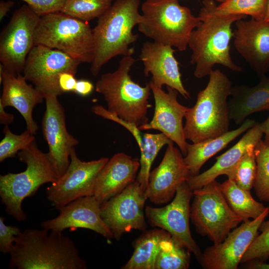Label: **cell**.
I'll return each instance as SVG.
<instances>
[{
    "label": "cell",
    "instance_id": "obj_1",
    "mask_svg": "<svg viewBox=\"0 0 269 269\" xmlns=\"http://www.w3.org/2000/svg\"><path fill=\"white\" fill-rule=\"evenodd\" d=\"M202 3L197 16L201 22L192 31L188 44L192 50L190 63L195 65L194 76L200 79L209 76L217 64L242 72L231 56L230 42L234 36L232 24L246 16L216 14L212 9L211 0Z\"/></svg>",
    "mask_w": 269,
    "mask_h": 269
},
{
    "label": "cell",
    "instance_id": "obj_2",
    "mask_svg": "<svg viewBox=\"0 0 269 269\" xmlns=\"http://www.w3.org/2000/svg\"><path fill=\"white\" fill-rule=\"evenodd\" d=\"M27 229L16 236L9 253L10 269H86L75 243L62 232Z\"/></svg>",
    "mask_w": 269,
    "mask_h": 269
},
{
    "label": "cell",
    "instance_id": "obj_3",
    "mask_svg": "<svg viewBox=\"0 0 269 269\" xmlns=\"http://www.w3.org/2000/svg\"><path fill=\"white\" fill-rule=\"evenodd\" d=\"M140 0H116L93 29L94 58L90 72L98 75L102 67L113 58L132 56V47L138 38L133 29L142 20L138 8Z\"/></svg>",
    "mask_w": 269,
    "mask_h": 269
},
{
    "label": "cell",
    "instance_id": "obj_4",
    "mask_svg": "<svg viewBox=\"0 0 269 269\" xmlns=\"http://www.w3.org/2000/svg\"><path fill=\"white\" fill-rule=\"evenodd\" d=\"M209 76L207 85L198 93L195 104L189 108L185 117V137L194 143L229 131L231 120L228 99L232 82L218 69L213 70Z\"/></svg>",
    "mask_w": 269,
    "mask_h": 269
},
{
    "label": "cell",
    "instance_id": "obj_5",
    "mask_svg": "<svg viewBox=\"0 0 269 269\" xmlns=\"http://www.w3.org/2000/svg\"><path fill=\"white\" fill-rule=\"evenodd\" d=\"M136 61L132 56H123L115 71L101 76L95 90L104 96L108 111L138 127L148 122L151 90L149 83L142 87L132 79L129 72Z\"/></svg>",
    "mask_w": 269,
    "mask_h": 269
},
{
    "label": "cell",
    "instance_id": "obj_6",
    "mask_svg": "<svg viewBox=\"0 0 269 269\" xmlns=\"http://www.w3.org/2000/svg\"><path fill=\"white\" fill-rule=\"evenodd\" d=\"M17 156L26 164V169L20 173L0 175V197L5 212L17 221L22 222L27 219L22 208L24 199L34 195L44 184L55 182L58 177L47 153L38 148L35 140L19 151Z\"/></svg>",
    "mask_w": 269,
    "mask_h": 269
},
{
    "label": "cell",
    "instance_id": "obj_7",
    "mask_svg": "<svg viewBox=\"0 0 269 269\" xmlns=\"http://www.w3.org/2000/svg\"><path fill=\"white\" fill-rule=\"evenodd\" d=\"M138 31L153 41L186 49L192 31L201 21L179 0H146L141 5Z\"/></svg>",
    "mask_w": 269,
    "mask_h": 269
},
{
    "label": "cell",
    "instance_id": "obj_8",
    "mask_svg": "<svg viewBox=\"0 0 269 269\" xmlns=\"http://www.w3.org/2000/svg\"><path fill=\"white\" fill-rule=\"evenodd\" d=\"M34 44L60 50L81 63H91L94 58L93 29L88 22L61 11L40 17Z\"/></svg>",
    "mask_w": 269,
    "mask_h": 269
},
{
    "label": "cell",
    "instance_id": "obj_9",
    "mask_svg": "<svg viewBox=\"0 0 269 269\" xmlns=\"http://www.w3.org/2000/svg\"><path fill=\"white\" fill-rule=\"evenodd\" d=\"M193 193L190 218L197 232L207 237L213 244L223 242L243 222L229 205L221 183L216 180L194 190Z\"/></svg>",
    "mask_w": 269,
    "mask_h": 269
},
{
    "label": "cell",
    "instance_id": "obj_10",
    "mask_svg": "<svg viewBox=\"0 0 269 269\" xmlns=\"http://www.w3.org/2000/svg\"><path fill=\"white\" fill-rule=\"evenodd\" d=\"M39 19L27 5L13 12L0 36V61L5 69L16 74L23 72Z\"/></svg>",
    "mask_w": 269,
    "mask_h": 269
},
{
    "label": "cell",
    "instance_id": "obj_11",
    "mask_svg": "<svg viewBox=\"0 0 269 269\" xmlns=\"http://www.w3.org/2000/svg\"><path fill=\"white\" fill-rule=\"evenodd\" d=\"M80 63L63 52L38 44L34 45L28 54L23 73L27 81L44 97L58 96L63 94L58 84L60 74L69 72L75 75Z\"/></svg>",
    "mask_w": 269,
    "mask_h": 269
},
{
    "label": "cell",
    "instance_id": "obj_12",
    "mask_svg": "<svg viewBox=\"0 0 269 269\" xmlns=\"http://www.w3.org/2000/svg\"><path fill=\"white\" fill-rule=\"evenodd\" d=\"M147 199L145 192L135 180L101 205V217L114 238L119 240L133 230H146L144 205Z\"/></svg>",
    "mask_w": 269,
    "mask_h": 269
},
{
    "label": "cell",
    "instance_id": "obj_13",
    "mask_svg": "<svg viewBox=\"0 0 269 269\" xmlns=\"http://www.w3.org/2000/svg\"><path fill=\"white\" fill-rule=\"evenodd\" d=\"M70 158L65 172L46 190L47 199L58 210L76 199L94 195L97 176L109 159L103 157L83 161L77 156L75 148Z\"/></svg>",
    "mask_w": 269,
    "mask_h": 269
},
{
    "label": "cell",
    "instance_id": "obj_14",
    "mask_svg": "<svg viewBox=\"0 0 269 269\" xmlns=\"http://www.w3.org/2000/svg\"><path fill=\"white\" fill-rule=\"evenodd\" d=\"M193 196V191L186 182L179 187L169 204L160 208L147 206L144 212L151 226L167 232L198 260L202 252L189 228L190 201Z\"/></svg>",
    "mask_w": 269,
    "mask_h": 269
},
{
    "label": "cell",
    "instance_id": "obj_15",
    "mask_svg": "<svg viewBox=\"0 0 269 269\" xmlns=\"http://www.w3.org/2000/svg\"><path fill=\"white\" fill-rule=\"evenodd\" d=\"M269 214V207L259 217L242 222L221 243L207 247L198 260L205 269H236L258 235L259 227Z\"/></svg>",
    "mask_w": 269,
    "mask_h": 269
},
{
    "label": "cell",
    "instance_id": "obj_16",
    "mask_svg": "<svg viewBox=\"0 0 269 269\" xmlns=\"http://www.w3.org/2000/svg\"><path fill=\"white\" fill-rule=\"evenodd\" d=\"M57 97L55 95L45 97L46 108L41 125L48 145L47 153L59 178L68 167L71 151L79 141L67 130L64 109Z\"/></svg>",
    "mask_w": 269,
    "mask_h": 269
},
{
    "label": "cell",
    "instance_id": "obj_17",
    "mask_svg": "<svg viewBox=\"0 0 269 269\" xmlns=\"http://www.w3.org/2000/svg\"><path fill=\"white\" fill-rule=\"evenodd\" d=\"M155 107L151 120L138 127L140 131L156 130L165 134L178 146L183 156L187 153L188 143L185 137L183 119L189 107L177 100L178 91L166 86L167 92L149 82Z\"/></svg>",
    "mask_w": 269,
    "mask_h": 269
},
{
    "label": "cell",
    "instance_id": "obj_18",
    "mask_svg": "<svg viewBox=\"0 0 269 269\" xmlns=\"http://www.w3.org/2000/svg\"><path fill=\"white\" fill-rule=\"evenodd\" d=\"M183 156L173 143L167 145L160 163L149 173L145 194L151 202L168 203L179 187L189 179L191 176Z\"/></svg>",
    "mask_w": 269,
    "mask_h": 269
},
{
    "label": "cell",
    "instance_id": "obj_19",
    "mask_svg": "<svg viewBox=\"0 0 269 269\" xmlns=\"http://www.w3.org/2000/svg\"><path fill=\"white\" fill-rule=\"evenodd\" d=\"M234 45L260 78L269 72V21L251 18L235 22Z\"/></svg>",
    "mask_w": 269,
    "mask_h": 269
},
{
    "label": "cell",
    "instance_id": "obj_20",
    "mask_svg": "<svg viewBox=\"0 0 269 269\" xmlns=\"http://www.w3.org/2000/svg\"><path fill=\"white\" fill-rule=\"evenodd\" d=\"M56 217L40 223L42 228L63 232L84 228L92 230L108 240L113 235L101 216V204L94 195L76 199L59 209Z\"/></svg>",
    "mask_w": 269,
    "mask_h": 269
},
{
    "label": "cell",
    "instance_id": "obj_21",
    "mask_svg": "<svg viewBox=\"0 0 269 269\" xmlns=\"http://www.w3.org/2000/svg\"><path fill=\"white\" fill-rule=\"evenodd\" d=\"M172 47L157 42L146 41L142 44L139 55L143 65L145 76L150 73V80L155 86L162 88L163 85L178 91L185 99L190 98L181 78L179 63L174 56Z\"/></svg>",
    "mask_w": 269,
    "mask_h": 269
},
{
    "label": "cell",
    "instance_id": "obj_22",
    "mask_svg": "<svg viewBox=\"0 0 269 269\" xmlns=\"http://www.w3.org/2000/svg\"><path fill=\"white\" fill-rule=\"evenodd\" d=\"M27 80L21 73H12L0 64V83L2 84L0 103L4 108L12 107L16 109L23 117L26 130L35 134L38 129L32 117L34 108L45 99L43 95Z\"/></svg>",
    "mask_w": 269,
    "mask_h": 269
},
{
    "label": "cell",
    "instance_id": "obj_23",
    "mask_svg": "<svg viewBox=\"0 0 269 269\" xmlns=\"http://www.w3.org/2000/svg\"><path fill=\"white\" fill-rule=\"evenodd\" d=\"M140 162L124 153L114 155L98 174L94 196L101 205L136 180Z\"/></svg>",
    "mask_w": 269,
    "mask_h": 269
},
{
    "label": "cell",
    "instance_id": "obj_24",
    "mask_svg": "<svg viewBox=\"0 0 269 269\" xmlns=\"http://www.w3.org/2000/svg\"><path fill=\"white\" fill-rule=\"evenodd\" d=\"M264 134L261 123H257L246 132L242 138L231 148L216 158V162L202 173L191 176L187 182L189 188L193 191L216 180L221 175L231 179L238 163L250 148L255 147Z\"/></svg>",
    "mask_w": 269,
    "mask_h": 269
},
{
    "label": "cell",
    "instance_id": "obj_25",
    "mask_svg": "<svg viewBox=\"0 0 269 269\" xmlns=\"http://www.w3.org/2000/svg\"><path fill=\"white\" fill-rule=\"evenodd\" d=\"M228 107L230 119L237 125H241L254 113L269 111V77L261 78L253 86H232Z\"/></svg>",
    "mask_w": 269,
    "mask_h": 269
},
{
    "label": "cell",
    "instance_id": "obj_26",
    "mask_svg": "<svg viewBox=\"0 0 269 269\" xmlns=\"http://www.w3.org/2000/svg\"><path fill=\"white\" fill-rule=\"evenodd\" d=\"M257 123L254 120L247 119L239 128L220 136L197 143H188L187 153L184 159L191 176L199 174L201 168L209 159Z\"/></svg>",
    "mask_w": 269,
    "mask_h": 269
},
{
    "label": "cell",
    "instance_id": "obj_27",
    "mask_svg": "<svg viewBox=\"0 0 269 269\" xmlns=\"http://www.w3.org/2000/svg\"><path fill=\"white\" fill-rule=\"evenodd\" d=\"M168 232L154 228L145 230L133 242L134 252L122 269H153L160 242Z\"/></svg>",
    "mask_w": 269,
    "mask_h": 269
},
{
    "label": "cell",
    "instance_id": "obj_28",
    "mask_svg": "<svg viewBox=\"0 0 269 269\" xmlns=\"http://www.w3.org/2000/svg\"><path fill=\"white\" fill-rule=\"evenodd\" d=\"M221 188L229 205L243 222L257 218L267 208L256 201L250 190L241 188L233 180L228 179L221 184Z\"/></svg>",
    "mask_w": 269,
    "mask_h": 269
},
{
    "label": "cell",
    "instance_id": "obj_29",
    "mask_svg": "<svg viewBox=\"0 0 269 269\" xmlns=\"http://www.w3.org/2000/svg\"><path fill=\"white\" fill-rule=\"evenodd\" d=\"M190 252L169 233L160 243L153 269H187Z\"/></svg>",
    "mask_w": 269,
    "mask_h": 269
},
{
    "label": "cell",
    "instance_id": "obj_30",
    "mask_svg": "<svg viewBox=\"0 0 269 269\" xmlns=\"http://www.w3.org/2000/svg\"><path fill=\"white\" fill-rule=\"evenodd\" d=\"M143 145L139 148L140 168L136 180L145 192L148 184L151 165L160 150L165 145L173 142L162 133H145L142 135Z\"/></svg>",
    "mask_w": 269,
    "mask_h": 269
},
{
    "label": "cell",
    "instance_id": "obj_31",
    "mask_svg": "<svg viewBox=\"0 0 269 269\" xmlns=\"http://www.w3.org/2000/svg\"><path fill=\"white\" fill-rule=\"evenodd\" d=\"M268 0H226L217 5L211 0L213 11L219 15L250 16L256 20H264Z\"/></svg>",
    "mask_w": 269,
    "mask_h": 269
},
{
    "label": "cell",
    "instance_id": "obj_32",
    "mask_svg": "<svg viewBox=\"0 0 269 269\" xmlns=\"http://www.w3.org/2000/svg\"><path fill=\"white\" fill-rule=\"evenodd\" d=\"M114 0H66L61 12L88 22L99 18L111 7Z\"/></svg>",
    "mask_w": 269,
    "mask_h": 269
},
{
    "label": "cell",
    "instance_id": "obj_33",
    "mask_svg": "<svg viewBox=\"0 0 269 269\" xmlns=\"http://www.w3.org/2000/svg\"><path fill=\"white\" fill-rule=\"evenodd\" d=\"M257 169L253 187L260 200L269 202V146L261 139L255 148Z\"/></svg>",
    "mask_w": 269,
    "mask_h": 269
},
{
    "label": "cell",
    "instance_id": "obj_34",
    "mask_svg": "<svg viewBox=\"0 0 269 269\" xmlns=\"http://www.w3.org/2000/svg\"><path fill=\"white\" fill-rule=\"evenodd\" d=\"M4 137L0 142V162L15 156L17 153L27 147L35 140L34 134L25 130L20 134L11 132L7 125L3 129Z\"/></svg>",
    "mask_w": 269,
    "mask_h": 269
},
{
    "label": "cell",
    "instance_id": "obj_35",
    "mask_svg": "<svg viewBox=\"0 0 269 269\" xmlns=\"http://www.w3.org/2000/svg\"><path fill=\"white\" fill-rule=\"evenodd\" d=\"M255 148L249 149L244 155L235 167L231 179L241 188L250 191L253 187L257 173Z\"/></svg>",
    "mask_w": 269,
    "mask_h": 269
},
{
    "label": "cell",
    "instance_id": "obj_36",
    "mask_svg": "<svg viewBox=\"0 0 269 269\" xmlns=\"http://www.w3.org/2000/svg\"><path fill=\"white\" fill-rule=\"evenodd\" d=\"M258 234L243 256L241 263H264L269 258V220L261 224Z\"/></svg>",
    "mask_w": 269,
    "mask_h": 269
},
{
    "label": "cell",
    "instance_id": "obj_37",
    "mask_svg": "<svg viewBox=\"0 0 269 269\" xmlns=\"http://www.w3.org/2000/svg\"><path fill=\"white\" fill-rule=\"evenodd\" d=\"M39 16L61 11L66 0H21Z\"/></svg>",
    "mask_w": 269,
    "mask_h": 269
},
{
    "label": "cell",
    "instance_id": "obj_38",
    "mask_svg": "<svg viewBox=\"0 0 269 269\" xmlns=\"http://www.w3.org/2000/svg\"><path fill=\"white\" fill-rule=\"evenodd\" d=\"M4 218L0 217V251L3 254H9L11 251L16 236L22 231L19 227L8 226L4 223Z\"/></svg>",
    "mask_w": 269,
    "mask_h": 269
},
{
    "label": "cell",
    "instance_id": "obj_39",
    "mask_svg": "<svg viewBox=\"0 0 269 269\" xmlns=\"http://www.w3.org/2000/svg\"><path fill=\"white\" fill-rule=\"evenodd\" d=\"M75 75L69 72H63L60 74L58 84L60 90L63 93L74 92L77 82Z\"/></svg>",
    "mask_w": 269,
    "mask_h": 269
},
{
    "label": "cell",
    "instance_id": "obj_40",
    "mask_svg": "<svg viewBox=\"0 0 269 269\" xmlns=\"http://www.w3.org/2000/svg\"><path fill=\"white\" fill-rule=\"evenodd\" d=\"M94 88V85L90 81L78 80H77L74 92L81 96L85 97L91 94Z\"/></svg>",
    "mask_w": 269,
    "mask_h": 269
},
{
    "label": "cell",
    "instance_id": "obj_41",
    "mask_svg": "<svg viewBox=\"0 0 269 269\" xmlns=\"http://www.w3.org/2000/svg\"><path fill=\"white\" fill-rule=\"evenodd\" d=\"M4 107L0 103V123L3 125L11 124L14 121V115L7 113L4 110Z\"/></svg>",
    "mask_w": 269,
    "mask_h": 269
},
{
    "label": "cell",
    "instance_id": "obj_42",
    "mask_svg": "<svg viewBox=\"0 0 269 269\" xmlns=\"http://www.w3.org/2000/svg\"><path fill=\"white\" fill-rule=\"evenodd\" d=\"M14 2L12 1L8 0L6 1H0V20L3 19V18L6 15L8 11L14 5Z\"/></svg>",
    "mask_w": 269,
    "mask_h": 269
},
{
    "label": "cell",
    "instance_id": "obj_43",
    "mask_svg": "<svg viewBox=\"0 0 269 269\" xmlns=\"http://www.w3.org/2000/svg\"><path fill=\"white\" fill-rule=\"evenodd\" d=\"M261 124L263 134L265 135L264 142L269 146V115L267 119Z\"/></svg>",
    "mask_w": 269,
    "mask_h": 269
},
{
    "label": "cell",
    "instance_id": "obj_44",
    "mask_svg": "<svg viewBox=\"0 0 269 269\" xmlns=\"http://www.w3.org/2000/svg\"><path fill=\"white\" fill-rule=\"evenodd\" d=\"M252 265H250V269H269V264L264 263L252 262Z\"/></svg>",
    "mask_w": 269,
    "mask_h": 269
},
{
    "label": "cell",
    "instance_id": "obj_45",
    "mask_svg": "<svg viewBox=\"0 0 269 269\" xmlns=\"http://www.w3.org/2000/svg\"><path fill=\"white\" fill-rule=\"evenodd\" d=\"M264 20L266 21H269V0H268L267 10Z\"/></svg>",
    "mask_w": 269,
    "mask_h": 269
},
{
    "label": "cell",
    "instance_id": "obj_46",
    "mask_svg": "<svg viewBox=\"0 0 269 269\" xmlns=\"http://www.w3.org/2000/svg\"><path fill=\"white\" fill-rule=\"evenodd\" d=\"M213 0L214 1L218 2L220 3H222V2H224L226 0Z\"/></svg>",
    "mask_w": 269,
    "mask_h": 269
}]
</instances>
